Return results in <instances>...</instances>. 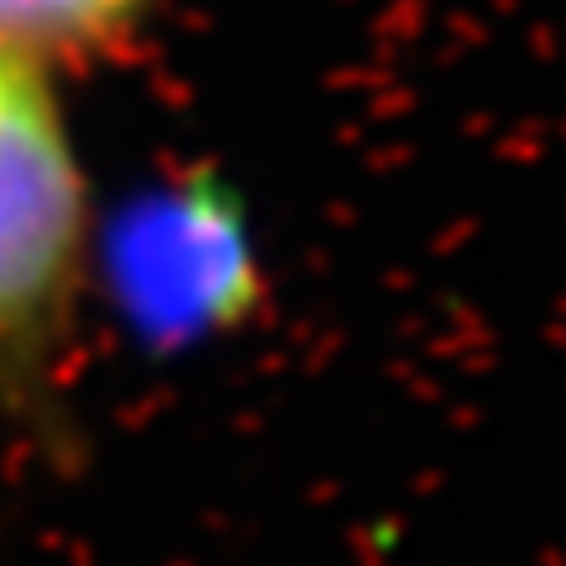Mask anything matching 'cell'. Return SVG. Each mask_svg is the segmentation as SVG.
<instances>
[{
  "instance_id": "6da1fadb",
  "label": "cell",
  "mask_w": 566,
  "mask_h": 566,
  "mask_svg": "<svg viewBox=\"0 0 566 566\" xmlns=\"http://www.w3.org/2000/svg\"><path fill=\"white\" fill-rule=\"evenodd\" d=\"M95 193L52 66L0 48V430L43 468L91 453L76 401Z\"/></svg>"
},
{
  "instance_id": "7a4b0ae2",
  "label": "cell",
  "mask_w": 566,
  "mask_h": 566,
  "mask_svg": "<svg viewBox=\"0 0 566 566\" xmlns=\"http://www.w3.org/2000/svg\"><path fill=\"white\" fill-rule=\"evenodd\" d=\"M95 279L156 345H193L260 307V260L237 199L212 180L156 185L95 227Z\"/></svg>"
},
{
  "instance_id": "3957f363",
  "label": "cell",
  "mask_w": 566,
  "mask_h": 566,
  "mask_svg": "<svg viewBox=\"0 0 566 566\" xmlns=\"http://www.w3.org/2000/svg\"><path fill=\"white\" fill-rule=\"evenodd\" d=\"M156 0H0V48L33 62L95 57L142 29Z\"/></svg>"
}]
</instances>
